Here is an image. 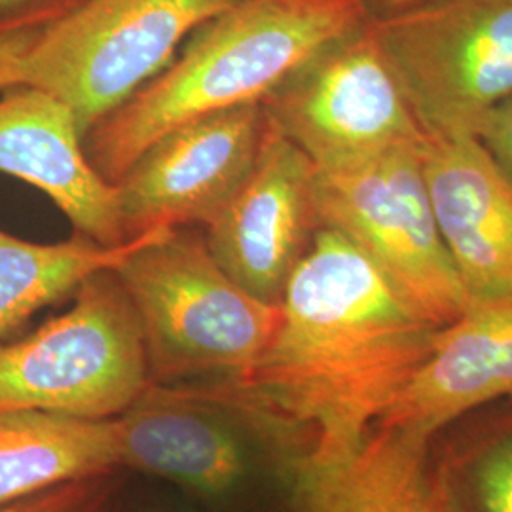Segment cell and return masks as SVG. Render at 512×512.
Wrapping results in <instances>:
<instances>
[{
    "label": "cell",
    "instance_id": "1",
    "mask_svg": "<svg viewBox=\"0 0 512 512\" xmlns=\"http://www.w3.org/2000/svg\"><path fill=\"white\" fill-rule=\"evenodd\" d=\"M439 330L351 239L319 228L272 344L238 384L306 439L308 458H334L382 421Z\"/></svg>",
    "mask_w": 512,
    "mask_h": 512
},
{
    "label": "cell",
    "instance_id": "2",
    "mask_svg": "<svg viewBox=\"0 0 512 512\" xmlns=\"http://www.w3.org/2000/svg\"><path fill=\"white\" fill-rule=\"evenodd\" d=\"M366 19L359 0H239L200 25L183 54L86 133V154L99 175L116 184L171 129L262 103Z\"/></svg>",
    "mask_w": 512,
    "mask_h": 512
},
{
    "label": "cell",
    "instance_id": "3",
    "mask_svg": "<svg viewBox=\"0 0 512 512\" xmlns=\"http://www.w3.org/2000/svg\"><path fill=\"white\" fill-rule=\"evenodd\" d=\"M120 469L164 480L202 512L293 499L306 439L238 382L150 384L116 418Z\"/></svg>",
    "mask_w": 512,
    "mask_h": 512
},
{
    "label": "cell",
    "instance_id": "4",
    "mask_svg": "<svg viewBox=\"0 0 512 512\" xmlns=\"http://www.w3.org/2000/svg\"><path fill=\"white\" fill-rule=\"evenodd\" d=\"M114 274L137 313L152 384L243 382L281 323V306L247 293L186 228L148 241Z\"/></svg>",
    "mask_w": 512,
    "mask_h": 512
},
{
    "label": "cell",
    "instance_id": "5",
    "mask_svg": "<svg viewBox=\"0 0 512 512\" xmlns=\"http://www.w3.org/2000/svg\"><path fill=\"white\" fill-rule=\"evenodd\" d=\"M150 384L141 325L114 270L90 275L65 313L0 342V412L116 420Z\"/></svg>",
    "mask_w": 512,
    "mask_h": 512
},
{
    "label": "cell",
    "instance_id": "6",
    "mask_svg": "<svg viewBox=\"0 0 512 512\" xmlns=\"http://www.w3.org/2000/svg\"><path fill=\"white\" fill-rule=\"evenodd\" d=\"M239 0H82L42 27L19 84L52 93L86 133L167 69L184 38Z\"/></svg>",
    "mask_w": 512,
    "mask_h": 512
},
{
    "label": "cell",
    "instance_id": "7",
    "mask_svg": "<svg viewBox=\"0 0 512 512\" xmlns=\"http://www.w3.org/2000/svg\"><path fill=\"white\" fill-rule=\"evenodd\" d=\"M423 143L315 167V207L321 228L351 239L412 308L442 329L469 308V294L431 207Z\"/></svg>",
    "mask_w": 512,
    "mask_h": 512
},
{
    "label": "cell",
    "instance_id": "8",
    "mask_svg": "<svg viewBox=\"0 0 512 512\" xmlns=\"http://www.w3.org/2000/svg\"><path fill=\"white\" fill-rule=\"evenodd\" d=\"M421 131L473 135L512 95V0H427L368 19Z\"/></svg>",
    "mask_w": 512,
    "mask_h": 512
},
{
    "label": "cell",
    "instance_id": "9",
    "mask_svg": "<svg viewBox=\"0 0 512 512\" xmlns=\"http://www.w3.org/2000/svg\"><path fill=\"white\" fill-rule=\"evenodd\" d=\"M260 105L268 122L317 169L427 139L368 19L313 55Z\"/></svg>",
    "mask_w": 512,
    "mask_h": 512
},
{
    "label": "cell",
    "instance_id": "10",
    "mask_svg": "<svg viewBox=\"0 0 512 512\" xmlns=\"http://www.w3.org/2000/svg\"><path fill=\"white\" fill-rule=\"evenodd\" d=\"M266 133L260 103L190 120L156 139L116 183L126 238L215 219L245 181Z\"/></svg>",
    "mask_w": 512,
    "mask_h": 512
},
{
    "label": "cell",
    "instance_id": "11",
    "mask_svg": "<svg viewBox=\"0 0 512 512\" xmlns=\"http://www.w3.org/2000/svg\"><path fill=\"white\" fill-rule=\"evenodd\" d=\"M321 222L315 165L266 118L256 162L203 236L213 258L247 293L281 306Z\"/></svg>",
    "mask_w": 512,
    "mask_h": 512
},
{
    "label": "cell",
    "instance_id": "12",
    "mask_svg": "<svg viewBox=\"0 0 512 512\" xmlns=\"http://www.w3.org/2000/svg\"><path fill=\"white\" fill-rule=\"evenodd\" d=\"M0 173L44 192L76 234L107 247L129 241L118 188L99 175L73 110L33 86L0 90Z\"/></svg>",
    "mask_w": 512,
    "mask_h": 512
},
{
    "label": "cell",
    "instance_id": "13",
    "mask_svg": "<svg viewBox=\"0 0 512 512\" xmlns=\"http://www.w3.org/2000/svg\"><path fill=\"white\" fill-rule=\"evenodd\" d=\"M421 167L469 304L512 296L511 179L473 135H427Z\"/></svg>",
    "mask_w": 512,
    "mask_h": 512
},
{
    "label": "cell",
    "instance_id": "14",
    "mask_svg": "<svg viewBox=\"0 0 512 512\" xmlns=\"http://www.w3.org/2000/svg\"><path fill=\"white\" fill-rule=\"evenodd\" d=\"M512 397V296L471 302L376 427L431 439L461 414Z\"/></svg>",
    "mask_w": 512,
    "mask_h": 512
},
{
    "label": "cell",
    "instance_id": "15",
    "mask_svg": "<svg viewBox=\"0 0 512 512\" xmlns=\"http://www.w3.org/2000/svg\"><path fill=\"white\" fill-rule=\"evenodd\" d=\"M427 444L374 427L346 454L306 458L294 482L293 512H448Z\"/></svg>",
    "mask_w": 512,
    "mask_h": 512
},
{
    "label": "cell",
    "instance_id": "16",
    "mask_svg": "<svg viewBox=\"0 0 512 512\" xmlns=\"http://www.w3.org/2000/svg\"><path fill=\"white\" fill-rule=\"evenodd\" d=\"M116 471V420H80L38 410L0 412V507Z\"/></svg>",
    "mask_w": 512,
    "mask_h": 512
},
{
    "label": "cell",
    "instance_id": "17",
    "mask_svg": "<svg viewBox=\"0 0 512 512\" xmlns=\"http://www.w3.org/2000/svg\"><path fill=\"white\" fill-rule=\"evenodd\" d=\"M169 232L158 228L107 247L80 234L59 243H35L0 230V342L37 311L73 296L90 275L116 270L133 251Z\"/></svg>",
    "mask_w": 512,
    "mask_h": 512
},
{
    "label": "cell",
    "instance_id": "18",
    "mask_svg": "<svg viewBox=\"0 0 512 512\" xmlns=\"http://www.w3.org/2000/svg\"><path fill=\"white\" fill-rule=\"evenodd\" d=\"M435 475L448 512H512V429L450 454Z\"/></svg>",
    "mask_w": 512,
    "mask_h": 512
},
{
    "label": "cell",
    "instance_id": "19",
    "mask_svg": "<svg viewBox=\"0 0 512 512\" xmlns=\"http://www.w3.org/2000/svg\"><path fill=\"white\" fill-rule=\"evenodd\" d=\"M118 473L67 482L4 505L0 512H103L120 488Z\"/></svg>",
    "mask_w": 512,
    "mask_h": 512
},
{
    "label": "cell",
    "instance_id": "20",
    "mask_svg": "<svg viewBox=\"0 0 512 512\" xmlns=\"http://www.w3.org/2000/svg\"><path fill=\"white\" fill-rule=\"evenodd\" d=\"M82 0H0V35L46 27Z\"/></svg>",
    "mask_w": 512,
    "mask_h": 512
},
{
    "label": "cell",
    "instance_id": "21",
    "mask_svg": "<svg viewBox=\"0 0 512 512\" xmlns=\"http://www.w3.org/2000/svg\"><path fill=\"white\" fill-rule=\"evenodd\" d=\"M476 139L494 158L512 183V95L495 107L476 133Z\"/></svg>",
    "mask_w": 512,
    "mask_h": 512
},
{
    "label": "cell",
    "instance_id": "22",
    "mask_svg": "<svg viewBox=\"0 0 512 512\" xmlns=\"http://www.w3.org/2000/svg\"><path fill=\"white\" fill-rule=\"evenodd\" d=\"M40 29L42 27L0 35V90L18 86L21 61L35 44Z\"/></svg>",
    "mask_w": 512,
    "mask_h": 512
},
{
    "label": "cell",
    "instance_id": "23",
    "mask_svg": "<svg viewBox=\"0 0 512 512\" xmlns=\"http://www.w3.org/2000/svg\"><path fill=\"white\" fill-rule=\"evenodd\" d=\"M365 8L368 19H382L395 16L414 6H420L427 0H359Z\"/></svg>",
    "mask_w": 512,
    "mask_h": 512
},
{
    "label": "cell",
    "instance_id": "24",
    "mask_svg": "<svg viewBox=\"0 0 512 512\" xmlns=\"http://www.w3.org/2000/svg\"><path fill=\"white\" fill-rule=\"evenodd\" d=\"M114 499L110 501L109 507L103 512H202L198 507H194L192 503H175V501H143V503H135V505H124L120 509H112Z\"/></svg>",
    "mask_w": 512,
    "mask_h": 512
}]
</instances>
